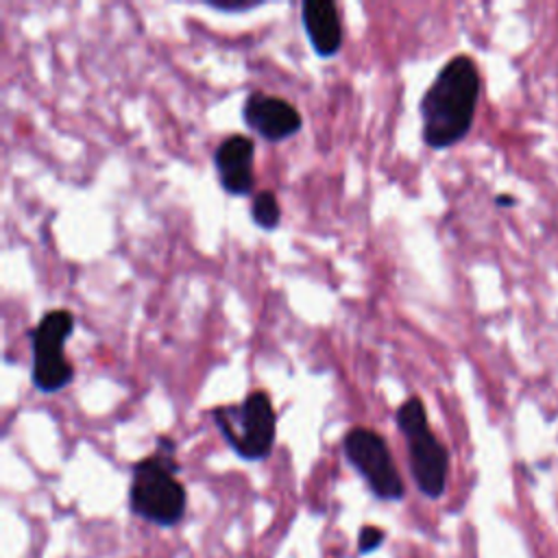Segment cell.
Returning a JSON list of instances; mask_svg holds the SVG:
<instances>
[{
    "instance_id": "cell-7",
    "label": "cell",
    "mask_w": 558,
    "mask_h": 558,
    "mask_svg": "<svg viewBox=\"0 0 558 558\" xmlns=\"http://www.w3.org/2000/svg\"><path fill=\"white\" fill-rule=\"evenodd\" d=\"M242 118L248 129L268 142H279L294 135L301 129V113L286 98L270 96L266 92L253 89L244 105Z\"/></svg>"
},
{
    "instance_id": "cell-9",
    "label": "cell",
    "mask_w": 558,
    "mask_h": 558,
    "mask_svg": "<svg viewBox=\"0 0 558 558\" xmlns=\"http://www.w3.org/2000/svg\"><path fill=\"white\" fill-rule=\"evenodd\" d=\"M301 22L318 57H333L342 46V24L333 0H303Z\"/></svg>"
},
{
    "instance_id": "cell-6",
    "label": "cell",
    "mask_w": 558,
    "mask_h": 558,
    "mask_svg": "<svg viewBox=\"0 0 558 558\" xmlns=\"http://www.w3.org/2000/svg\"><path fill=\"white\" fill-rule=\"evenodd\" d=\"M342 451L347 462L362 475L373 497L381 501H401L405 497V484L381 434L355 425L344 434Z\"/></svg>"
},
{
    "instance_id": "cell-11",
    "label": "cell",
    "mask_w": 558,
    "mask_h": 558,
    "mask_svg": "<svg viewBox=\"0 0 558 558\" xmlns=\"http://www.w3.org/2000/svg\"><path fill=\"white\" fill-rule=\"evenodd\" d=\"M386 541V532L377 525H362L357 532V554H373Z\"/></svg>"
},
{
    "instance_id": "cell-1",
    "label": "cell",
    "mask_w": 558,
    "mask_h": 558,
    "mask_svg": "<svg viewBox=\"0 0 558 558\" xmlns=\"http://www.w3.org/2000/svg\"><path fill=\"white\" fill-rule=\"evenodd\" d=\"M482 76L469 54L451 57L425 89L418 113L423 120V142L442 150L462 142L475 120Z\"/></svg>"
},
{
    "instance_id": "cell-3",
    "label": "cell",
    "mask_w": 558,
    "mask_h": 558,
    "mask_svg": "<svg viewBox=\"0 0 558 558\" xmlns=\"http://www.w3.org/2000/svg\"><path fill=\"white\" fill-rule=\"evenodd\" d=\"M397 429L408 445L410 475L427 499L442 497L449 475V449L438 440L427 421L421 397H408L395 412Z\"/></svg>"
},
{
    "instance_id": "cell-12",
    "label": "cell",
    "mask_w": 558,
    "mask_h": 558,
    "mask_svg": "<svg viewBox=\"0 0 558 558\" xmlns=\"http://www.w3.org/2000/svg\"><path fill=\"white\" fill-rule=\"evenodd\" d=\"M495 205H497L499 209H510V207L517 205V198H514L512 194H508V192H501V194L495 196Z\"/></svg>"
},
{
    "instance_id": "cell-8",
    "label": "cell",
    "mask_w": 558,
    "mask_h": 558,
    "mask_svg": "<svg viewBox=\"0 0 558 558\" xmlns=\"http://www.w3.org/2000/svg\"><path fill=\"white\" fill-rule=\"evenodd\" d=\"M255 144L248 135L233 133L225 137L214 150V168L220 187L231 196H248L255 187L253 174Z\"/></svg>"
},
{
    "instance_id": "cell-2",
    "label": "cell",
    "mask_w": 558,
    "mask_h": 558,
    "mask_svg": "<svg viewBox=\"0 0 558 558\" xmlns=\"http://www.w3.org/2000/svg\"><path fill=\"white\" fill-rule=\"evenodd\" d=\"M174 440L157 438L155 453L137 460L131 473L129 510L157 527H174L187 510V493L179 482Z\"/></svg>"
},
{
    "instance_id": "cell-4",
    "label": "cell",
    "mask_w": 558,
    "mask_h": 558,
    "mask_svg": "<svg viewBox=\"0 0 558 558\" xmlns=\"http://www.w3.org/2000/svg\"><path fill=\"white\" fill-rule=\"evenodd\" d=\"M211 418L238 458L259 462L270 456L277 416L266 390H253L240 403L214 408Z\"/></svg>"
},
{
    "instance_id": "cell-10",
    "label": "cell",
    "mask_w": 558,
    "mask_h": 558,
    "mask_svg": "<svg viewBox=\"0 0 558 558\" xmlns=\"http://www.w3.org/2000/svg\"><path fill=\"white\" fill-rule=\"evenodd\" d=\"M251 218L257 227H262L266 231H272L281 222V209H279L277 196L270 190H262L253 196Z\"/></svg>"
},
{
    "instance_id": "cell-5",
    "label": "cell",
    "mask_w": 558,
    "mask_h": 558,
    "mask_svg": "<svg viewBox=\"0 0 558 558\" xmlns=\"http://www.w3.org/2000/svg\"><path fill=\"white\" fill-rule=\"evenodd\" d=\"M74 314L70 310H48L28 331L31 336V381L39 392L63 390L74 379V366L63 353L65 340L72 336Z\"/></svg>"
}]
</instances>
